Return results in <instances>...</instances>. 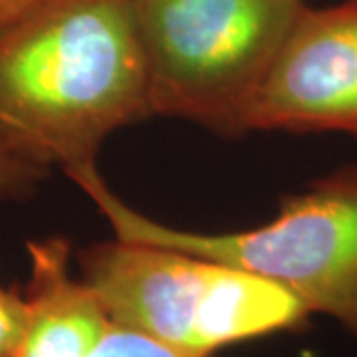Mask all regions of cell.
<instances>
[{
    "instance_id": "cell-1",
    "label": "cell",
    "mask_w": 357,
    "mask_h": 357,
    "mask_svg": "<svg viewBox=\"0 0 357 357\" xmlns=\"http://www.w3.org/2000/svg\"><path fill=\"white\" fill-rule=\"evenodd\" d=\"M149 115L131 0H38L0 28V139L28 161L72 181Z\"/></svg>"
},
{
    "instance_id": "cell-2",
    "label": "cell",
    "mask_w": 357,
    "mask_h": 357,
    "mask_svg": "<svg viewBox=\"0 0 357 357\" xmlns=\"http://www.w3.org/2000/svg\"><path fill=\"white\" fill-rule=\"evenodd\" d=\"M123 241L204 256L292 292L307 312L337 319L357 337V167H342L284 199L270 222L236 232H192L141 215L93 167L72 178Z\"/></svg>"
},
{
    "instance_id": "cell-3",
    "label": "cell",
    "mask_w": 357,
    "mask_h": 357,
    "mask_svg": "<svg viewBox=\"0 0 357 357\" xmlns=\"http://www.w3.org/2000/svg\"><path fill=\"white\" fill-rule=\"evenodd\" d=\"M79 276L114 324L195 356L306 324L286 288L243 268L115 236L77 252Z\"/></svg>"
},
{
    "instance_id": "cell-4",
    "label": "cell",
    "mask_w": 357,
    "mask_h": 357,
    "mask_svg": "<svg viewBox=\"0 0 357 357\" xmlns=\"http://www.w3.org/2000/svg\"><path fill=\"white\" fill-rule=\"evenodd\" d=\"M304 0H131L151 114L238 135Z\"/></svg>"
},
{
    "instance_id": "cell-5",
    "label": "cell",
    "mask_w": 357,
    "mask_h": 357,
    "mask_svg": "<svg viewBox=\"0 0 357 357\" xmlns=\"http://www.w3.org/2000/svg\"><path fill=\"white\" fill-rule=\"evenodd\" d=\"M244 131L357 137V0L302 8L244 107Z\"/></svg>"
},
{
    "instance_id": "cell-6",
    "label": "cell",
    "mask_w": 357,
    "mask_h": 357,
    "mask_svg": "<svg viewBox=\"0 0 357 357\" xmlns=\"http://www.w3.org/2000/svg\"><path fill=\"white\" fill-rule=\"evenodd\" d=\"M26 328L16 357H88L112 326L98 294L72 274V243L46 236L26 244Z\"/></svg>"
},
{
    "instance_id": "cell-7",
    "label": "cell",
    "mask_w": 357,
    "mask_h": 357,
    "mask_svg": "<svg viewBox=\"0 0 357 357\" xmlns=\"http://www.w3.org/2000/svg\"><path fill=\"white\" fill-rule=\"evenodd\" d=\"M88 357H201L165 344L153 335L114 324Z\"/></svg>"
},
{
    "instance_id": "cell-8",
    "label": "cell",
    "mask_w": 357,
    "mask_h": 357,
    "mask_svg": "<svg viewBox=\"0 0 357 357\" xmlns=\"http://www.w3.org/2000/svg\"><path fill=\"white\" fill-rule=\"evenodd\" d=\"M48 177V169L24 159L0 139V201H26Z\"/></svg>"
},
{
    "instance_id": "cell-9",
    "label": "cell",
    "mask_w": 357,
    "mask_h": 357,
    "mask_svg": "<svg viewBox=\"0 0 357 357\" xmlns=\"http://www.w3.org/2000/svg\"><path fill=\"white\" fill-rule=\"evenodd\" d=\"M26 328L24 294L0 284V357H16Z\"/></svg>"
},
{
    "instance_id": "cell-10",
    "label": "cell",
    "mask_w": 357,
    "mask_h": 357,
    "mask_svg": "<svg viewBox=\"0 0 357 357\" xmlns=\"http://www.w3.org/2000/svg\"><path fill=\"white\" fill-rule=\"evenodd\" d=\"M38 0H0V28L10 24L14 18L24 14Z\"/></svg>"
}]
</instances>
